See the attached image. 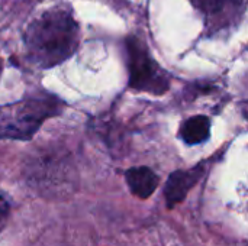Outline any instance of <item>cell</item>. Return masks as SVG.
Instances as JSON below:
<instances>
[{
    "label": "cell",
    "instance_id": "cell-5",
    "mask_svg": "<svg viewBox=\"0 0 248 246\" xmlns=\"http://www.w3.org/2000/svg\"><path fill=\"white\" fill-rule=\"evenodd\" d=\"M125 181L134 196L145 200L157 190L160 177L148 167H134L126 170Z\"/></svg>",
    "mask_w": 248,
    "mask_h": 246
},
{
    "label": "cell",
    "instance_id": "cell-1",
    "mask_svg": "<svg viewBox=\"0 0 248 246\" xmlns=\"http://www.w3.org/2000/svg\"><path fill=\"white\" fill-rule=\"evenodd\" d=\"M25 45L28 57L35 65L41 68L55 67L76 52L78 25L62 9L48 10L26 28Z\"/></svg>",
    "mask_w": 248,
    "mask_h": 246
},
{
    "label": "cell",
    "instance_id": "cell-7",
    "mask_svg": "<svg viewBox=\"0 0 248 246\" xmlns=\"http://www.w3.org/2000/svg\"><path fill=\"white\" fill-rule=\"evenodd\" d=\"M211 135V119L203 115H196L186 119L180 129L179 136L187 145H198L205 142Z\"/></svg>",
    "mask_w": 248,
    "mask_h": 246
},
{
    "label": "cell",
    "instance_id": "cell-8",
    "mask_svg": "<svg viewBox=\"0 0 248 246\" xmlns=\"http://www.w3.org/2000/svg\"><path fill=\"white\" fill-rule=\"evenodd\" d=\"M7 215H9V203L3 196H0V222L6 219Z\"/></svg>",
    "mask_w": 248,
    "mask_h": 246
},
{
    "label": "cell",
    "instance_id": "cell-6",
    "mask_svg": "<svg viewBox=\"0 0 248 246\" xmlns=\"http://www.w3.org/2000/svg\"><path fill=\"white\" fill-rule=\"evenodd\" d=\"M192 3L206 16V19L219 20L222 26L225 25V16L231 20L235 14L238 16V12H241L244 6V0H192Z\"/></svg>",
    "mask_w": 248,
    "mask_h": 246
},
{
    "label": "cell",
    "instance_id": "cell-2",
    "mask_svg": "<svg viewBox=\"0 0 248 246\" xmlns=\"http://www.w3.org/2000/svg\"><path fill=\"white\" fill-rule=\"evenodd\" d=\"M62 101L52 96L31 97L0 109V139L29 141L41 125L62 110Z\"/></svg>",
    "mask_w": 248,
    "mask_h": 246
},
{
    "label": "cell",
    "instance_id": "cell-3",
    "mask_svg": "<svg viewBox=\"0 0 248 246\" xmlns=\"http://www.w3.org/2000/svg\"><path fill=\"white\" fill-rule=\"evenodd\" d=\"M126 62L129 87L154 96H161L170 88V75L151 57L147 43L135 35L126 38Z\"/></svg>",
    "mask_w": 248,
    "mask_h": 246
},
{
    "label": "cell",
    "instance_id": "cell-4",
    "mask_svg": "<svg viewBox=\"0 0 248 246\" xmlns=\"http://www.w3.org/2000/svg\"><path fill=\"white\" fill-rule=\"evenodd\" d=\"M203 174H205V165L202 162L190 170H177L171 173L164 187L167 207L173 209L177 204H180L186 199L187 193L201 181Z\"/></svg>",
    "mask_w": 248,
    "mask_h": 246
}]
</instances>
